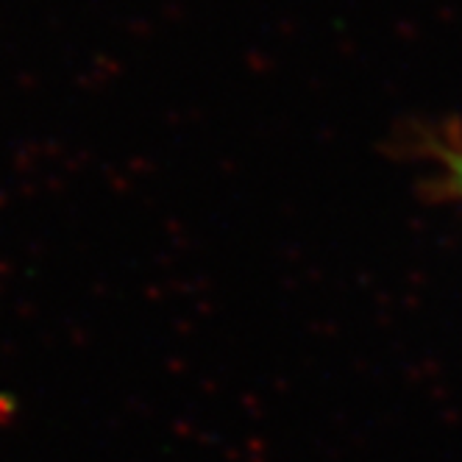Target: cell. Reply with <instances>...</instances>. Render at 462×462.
Returning a JSON list of instances; mask_svg holds the SVG:
<instances>
[{
  "mask_svg": "<svg viewBox=\"0 0 462 462\" xmlns=\"http://www.w3.org/2000/svg\"><path fill=\"white\" fill-rule=\"evenodd\" d=\"M415 156L435 168L429 179V195L438 201L462 204V137L448 128L412 134Z\"/></svg>",
  "mask_w": 462,
  "mask_h": 462,
  "instance_id": "6da1fadb",
  "label": "cell"
}]
</instances>
